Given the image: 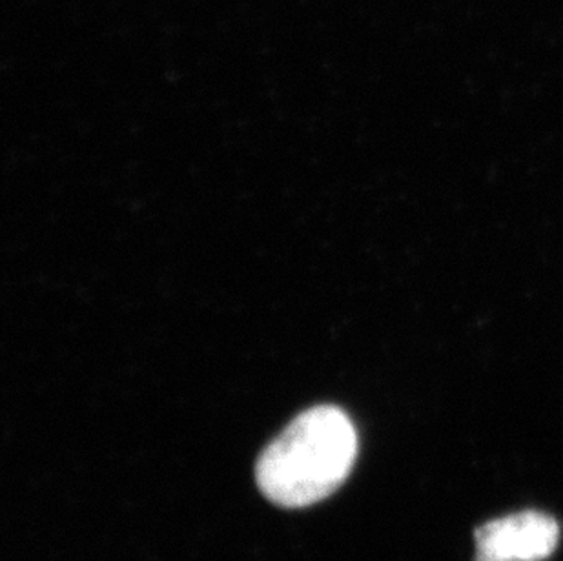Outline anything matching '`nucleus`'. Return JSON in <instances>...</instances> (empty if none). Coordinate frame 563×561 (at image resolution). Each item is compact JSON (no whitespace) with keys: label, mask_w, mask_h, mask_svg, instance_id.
<instances>
[{"label":"nucleus","mask_w":563,"mask_h":561,"mask_svg":"<svg viewBox=\"0 0 563 561\" xmlns=\"http://www.w3.org/2000/svg\"><path fill=\"white\" fill-rule=\"evenodd\" d=\"M357 455V435L341 408L321 405L299 414L255 466L261 493L279 507L318 504L341 487Z\"/></svg>","instance_id":"1"},{"label":"nucleus","mask_w":563,"mask_h":561,"mask_svg":"<svg viewBox=\"0 0 563 561\" xmlns=\"http://www.w3.org/2000/svg\"><path fill=\"white\" fill-rule=\"evenodd\" d=\"M559 540V524L549 514H510L479 525L474 532V561H543L553 554Z\"/></svg>","instance_id":"2"}]
</instances>
